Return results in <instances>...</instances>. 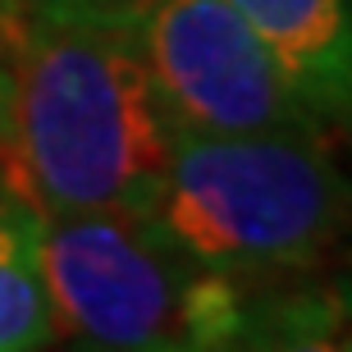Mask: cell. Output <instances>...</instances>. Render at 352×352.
Segmentation results:
<instances>
[{
	"label": "cell",
	"instance_id": "cell-3",
	"mask_svg": "<svg viewBox=\"0 0 352 352\" xmlns=\"http://www.w3.org/2000/svg\"><path fill=\"white\" fill-rule=\"evenodd\" d=\"M55 339L105 352H238L248 288L183 256L146 215H41Z\"/></svg>",
	"mask_w": 352,
	"mask_h": 352
},
{
	"label": "cell",
	"instance_id": "cell-2",
	"mask_svg": "<svg viewBox=\"0 0 352 352\" xmlns=\"http://www.w3.org/2000/svg\"><path fill=\"white\" fill-rule=\"evenodd\" d=\"M316 138L179 129L146 220L243 288L316 270L352 234V179Z\"/></svg>",
	"mask_w": 352,
	"mask_h": 352
},
{
	"label": "cell",
	"instance_id": "cell-9",
	"mask_svg": "<svg viewBox=\"0 0 352 352\" xmlns=\"http://www.w3.org/2000/svg\"><path fill=\"white\" fill-rule=\"evenodd\" d=\"M334 293H339V302L352 311V274H343V279H334Z\"/></svg>",
	"mask_w": 352,
	"mask_h": 352
},
{
	"label": "cell",
	"instance_id": "cell-4",
	"mask_svg": "<svg viewBox=\"0 0 352 352\" xmlns=\"http://www.w3.org/2000/svg\"><path fill=\"white\" fill-rule=\"evenodd\" d=\"M165 115L183 133H320L229 0H146L129 19Z\"/></svg>",
	"mask_w": 352,
	"mask_h": 352
},
{
	"label": "cell",
	"instance_id": "cell-8",
	"mask_svg": "<svg viewBox=\"0 0 352 352\" xmlns=\"http://www.w3.org/2000/svg\"><path fill=\"white\" fill-rule=\"evenodd\" d=\"M146 0H10V10L65 14V19H133Z\"/></svg>",
	"mask_w": 352,
	"mask_h": 352
},
{
	"label": "cell",
	"instance_id": "cell-11",
	"mask_svg": "<svg viewBox=\"0 0 352 352\" xmlns=\"http://www.w3.org/2000/svg\"><path fill=\"white\" fill-rule=\"evenodd\" d=\"M0 151H5V101H0Z\"/></svg>",
	"mask_w": 352,
	"mask_h": 352
},
{
	"label": "cell",
	"instance_id": "cell-12",
	"mask_svg": "<svg viewBox=\"0 0 352 352\" xmlns=\"http://www.w3.org/2000/svg\"><path fill=\"white\" fill-rule=\"evenodd\" d=\"M0 5H10V0H0Z\"/></svg>",
	"mask_w": 352,
	"mask_h": 352
},
{
	"label": "cell",
	"instance_id": "cell-5",
	"mask_svg": "<svg viewBox=\"0 0 352 352\" xmlns=\"http://www.w3.org/2000/svg\"><path fill=\"white\" fill-rule=\"evenodd\" d=\"M316 124L352 119V0H229Z\"/></svg>",
	"mask_w": 352,
	"mask_h": 352
},
{
	"label": "cell",
	"instance_id": "cell-7",
	"mask_svg": "<svg viewBox=\"0 0 352 352\" xmlns=\"http://www.w3.org/2000/svg\"><path fill=\"white\" fill-rule=\"evenodd\" d=\"M238 352H352V311L334 284L252 298Z\"/></svg>",
	"mask_w": 352,
	"mask_h": 352
},
{
	"label": "cell",
	"instance_id": "cell-6",
	"mask_svg": "<svg viewBox=\"0 0 352 352\" xmlns=\"http://www.w3.org/2000/svg\"><path fill=\"white\" fill-rule=\"evenodd\" d=\"M55 339V307L41 265V210L0 174V352H41Z\"/></svg>",
	"mask_w": 352,
	"mask_h": 352
},
{
	"label": "cell",
	"instance_id": "cell-1",
	"mask_svg": "<svg viewBox=\"0 0 352 352\" xmlns=\"http://www.w3.org/2000/svg\"><path fill=\"white\" fill-rule=\"evenodd\" d=\"M5 179L41 215H146L174 146L129 19L0 5Z\"/></svg>",
	"mask_w": 352,
	"mask_h": 352
},
{
	"label": "cell",
	"instance_id": "cell-10",
	"mask_svg": "<svg viewBox=\"0 0 352 352\" xmlns=\"http://www.w3.org/2000/svg\"><path fill=\"white\" fill-rule=\"evenodd\" d=\"M69 343V348H55V343H51V348H41V352H105V348H91V343H78V339H65Z\"/></svg>",
	"mask_w": 352,
	"mask_h": 352
}]
</instances>
